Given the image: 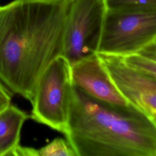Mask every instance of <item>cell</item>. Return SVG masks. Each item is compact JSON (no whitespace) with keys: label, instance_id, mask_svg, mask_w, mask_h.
Returning a JSON list of instances; mask_svg holds the SVG:
<instances>
[{"label":"cell","instance_id":"cell-10","mask_svg":"<svg viewBox=\"0 0 156 156\" xmlns=\"http://www.w3.org/2000/svg\"><path fill=\"white\" fill-rule=\"evenodd\" d=\"M38 156H76L67 140L56 138L52 141L37 149Z\"/></svg>","mask_w":156,"mask_h":156},{"label":"cell","instance_id":"cell-12","mask_svg":"<svg viewBox=\"0 0 156 156\" xmlns=\"http://www.w3.org/2000/svg\"><path fill=\"white\" fill-rule=\"evenodd\" d=\"M138 54L156 61V44L152 43L142 49Z\"/></svg>","mask_w":156,"mask_h":156},{"label":"cell","instance_id":"cell-14","mask_svg":"<svg viewBox=\"0 0 156 156\" xmlns=\"http://www.w3.org/2000/svg\"><path fill=\"white\" fill-rule=\"evenodd\" d=\"M11 99L10 98L0 95V112L10 104Z\"/></svg>","mask_w":156,"mask_h":156},{"label":"cell","instance_id":"cell-1","mask_svg":"<svg viewBox=\"0 0 156 156\" xmlns=\"http://www.w3.org/2000/svg\"><path fill=\"white\" fill-rule=\"evenodd\" d=\"M70 0H13L0 5V80L31 102L41 75L62 55Z\"/></svg>","mask_w":156,"mask_h":156},{"label":"cell","instance_id":"cell-16","mask_svg":"<svg viewBox=\"0 0 156 156\" xmlns=\"http://www.w3.org/2000/svg\"><path fill=\"white\" fill-rule=\"evenodd\" d=\"M155 43V44H156V41H155V43Z\"/></svg>","mask_w":156,"mask_h":156},{"label":"cell","instance_id":"cell-18","mask_svg":"<svg viewBox=\"0 0 156 156\" xmlns=\"http://www.w3.org/2000/svg\"><path fill=\"white\" fill-rule=\"evenodd\" d=\"M155 118H156V116H155Z\"/></svg>","mask_w":156,"mask_h":156},{"label":"cell","instance_id":"cell-17","mask_svg":"<svg viewBox=\"0 0 156 156\" xmlns=\"http://www.w3.org/2000/svg\"><path fill=\"white\" fill-rule=\"evenodd\" d=\"M156 116V113H155V116Z\"/></svg>","mask_w":156,"mask_h":156},{"label":"cell","instance_id":"cell-11","mask_svg":"<svg viewBox=\"0 0 156 156\" xmlns=\"http://www.w3.org/2000/svg\"><path fill=\"white\" fill-rule=\"evenodd\" d=\"M126 64L156 79V61L140 54L122 57Z\"/></svg>","mask_w":156,"mask_h":156},{"label":"cell","instance_id":"cell-8","mask_svg":"<svg viewBox=\"0 0 156 156\" xmlns=\"http://www.w3.org/2000/svg\"><path fill=\"white\" fill-rule=\"evenodd\" d=\"M29 116L10 104L0 112V156L14 155L20 146L22 126Z\"/></svg>","mask_w":156,"mask_h":156},{"label":"cell","instance_id":"cell-4","mask_svg":"<svg viewBox=\"0 0 156 156\" xmlns=\"http://www.w3.org/2000/svg\"><path fill=\"white\" fill-rule=\"evenodd\" d=\"M156 41V12L107 10L96 53L121 57Z\"/></svg>","mask_w":156,"mask_h":156},{"label":"cell","instance_id":"cell-7","mask_svg":"<svg viewBox=\"0 0 156 156\" xmlns=\"http://www.w3.org/2000/svg\"><path fill=\"white\" fill-rule=\"evenodd\" d=\"M72 83L89 96L108 104H130L118 90L97 53L71 66Z\"/></svg>","mask_w":156,"mask_h":156},{"label":"cell","instance_id":"cell-2","mask_svg":"<svg viewBox=\"0 0 156 156\" xmlns=\"http://www.w3.org/2000/svg\"><path fill=\"white\" fill-rule=\"evenodd\" d=\"M66 140L76 156H156V118L96 100L73 85Z\"/></svg>","mask_w":156,"mask_h":156},{"label":"cell","instance_id":"cell-9","mask_svg":"<svg viewBox=\"0 0 156 156\" xmlns=\"http://www.w3.org/2000/svg\"><path fill=\"white\" fill-rule=\"evenodd\" d=\"M107 10L156 12V0H105Z\"/></svg>","mask_w":156,"mask_h":156},{"label":"cell","instance_id":"cell-13","mask_svg":"<svg viewBox=\"0 0 156 156\" xmlns=\"http://www.w3.org/2000/svg\"><path fill=\"white\" fill-rule=\"evenodd\" d=\"M14 155L37 156V149L31 147H25L19 146L15 152Z\"/></svg>","mask_w":156,"mask_h":156},{"label":"cell","instance_id":"cell-15","mask_svg":"<svg viewBox=\"0 0 156 156\" xmlns=\"http://www.w3.org/2000/svg\"><path fill=\"white\" fill-rule=\"evenodd\" d=\"M0 95H2L8 98H12V93L4 85V84L0 80Z\"/></svg>","mask_w":156,"mask_h":156},{"label":"cell","instance_id":"cell-6","mask_svg":"<svg viewBox=\"0 0 156 156\" xmlns=\"http://www.w3.org/2000/svg\"><path fill=\"white\" fill-rule=\"evenodd\" d=\"M98 54L110 77L129 103L154 116L156 79L130 66L121 57Z\"/></svg>","mask_w":156,"mask_h":156},{"label":"cell","instance_id":"cell-5","mask_svg":"<svg viewBox=\"0 0 156 156\" xmlns=\"http://www.w3.org/2000/svg\"><path fill=\"white\" fill-rule=\"evenodd\" d=\"M107 7L105 0H70L62 55L73 65L96 54Z\"/></svg>","mask_w":156,"mask_h":156},{"label":"cell","instance_id":"cell-3","mask_svg":"<svg viewBox=\"0 0 156 156\" xmlns=\"http://www.w3.org/2000/svg\"><path fill=\"white\" fill-rule=\"evenodd\" d=\"M71 65L62 55L55 58L36 85L31 118L63 133L67 130L72 90Z\"/></svg>","mask_w":156,"mask_h":156}]
</instances>
